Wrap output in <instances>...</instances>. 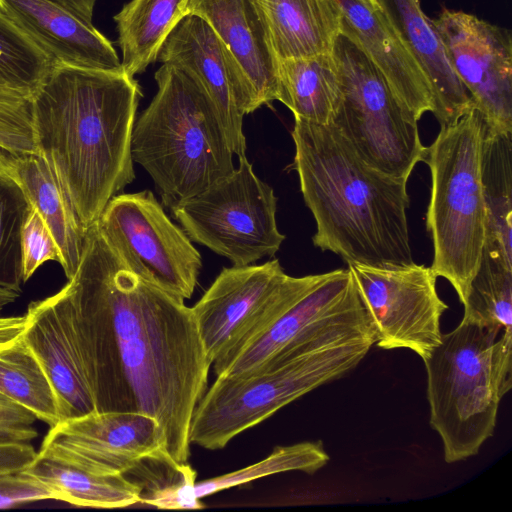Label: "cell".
<instances>
[{"label": "cell", "mask_w": 512, "mask_h": 512, "mask_svg": "<svg viewBox=\"0 0 512 512\" xmlns=\"http://www.w3.org/2000/svg\"><path fill=\"white\" fill-rule=\"evenodd\" d=\"M25 317L22 338L52 387L59 421L97 411L93 355L70 283L30 303Z\"/></svg>", "instance_id": "cell-14"}, {"label": "cell", "mask_w": 512, "mask_h": 512, "mask_svg": "<svg viewBox=\"0 0 512 512\" xmlns=\"http://www.w3.org/2000/svg\"><path fill=\"white\" fill-rule=\"evenodd\" d=\"M294 119L293 168L316 222L313 244L347 264L413 263L408 180L368 165L332 123Z\"/></svg>", "instance_id": "cell-3"}, {"label": "cell", "mask_w": 512, "mask_h": 512, "mask_svg": "<svg viewBox=\"0 0 512 512\" xmlns=\"http://www.w3.org/2000/svg\"><path fill=\"white\" fill-rule=\"evenodd\" d=\"M20 295V292L7 289L0 288V312L3 308L11 303H13Z\"/></svg>", "instance_id": "cell-42"}, {"label": "cell", "mask_w": 512, "mask_h": 512, "mask_svg": "<svg viewBox=\"0 0 512 512\" xmlns=\"http://www.w3.org/2000/svg\"><path fill=\"white\" fill-rule=\"evenodd\" d=\"M22 279L26 282L46 261L61 262L60 250L43 219L30 207L21 229Z\"/></svg>", "instance_id": "cell-35"}, {"label": "cell", "mask_w": 512, "mask_h": 512, "mask_svg": "<svg viewBox=\"0 0 512 512\" xmlns=\"http://www.w3.org/2000/svg\"><path fill=\"white\" fill-rule=\"evenodd\" d=\"M374 340L375 331L349 268L318 274L314 284L263 334L212 363L216 377L289 360L329 346Z\"/></svg>", "instance_id": "cell-9"}, {"label": "cell", "mask_w": 512, "mask_h": 512, "mask_svg": "<svg viewBox=\"0 0 512 512\" xmlns=\"http://www.w3.org/2000/svg\"><path fill=\"white\" fill-rule=\"evenodd\" d=\"M423 362L429 423L445 462L476 456L494 434L500 402L512 386V331L462 319Z\"/></svg>", "instance_id": "cell-5"}, {"label": "cell", "mask_w": 512, "mask_h": 512, "mask_svg": "<svg viewBox=\"0 0 512 512\" xmlns=\"http://www.w3.org/2000/svg\"><path fill=\"white\" fill-rule=\"evenodd\" d=\"M189 0H131L114 16L121 49V67L130 76L155 60L177 24L186 16Z\"/></svg>", "instance_id": "cell-27"}, {"label": "cell", "mask_w": 512, "mask_h": 512, "mask_svg": "<svg viewBox=\"0 0 512 512\" xmlns=\"http://www.w3.org/2000/svg\"><path fill=\"white\" fill-rule=\"evenodd\" d=\"M30 211L22 189L12 178L0 177V288L21 292V229Z\"/></svg>", "instance_id": "cell-33"}, {"label": "cell", "mask_w": 512, "mask_h": 512, "mask_svg": "<svg viewBox=\"0 0 512 512\" xmlns=\"http://www.w3.org/2000/svg\"><path fill=\"white\" fill-rule=\"evenodd\" d=\"M40 451L96 473L125 476L144 460L168 453L157 419L129 411H94L59 421Z\"/></svg>", "instance_id": "cell-16"}, {"label": "cell", "mask_w": 512, "mask_h": 512, "mask_svg": "<svg viewBox=\"0 0 512 512\" xmlns=\"http://www.w3.org/2000/svg\"><path fill=\"white\" fill-rule=\"evenodd\" d=\"M341 79V100L332 124L368 165L408 180L425 160L418 120L397 101L361 48L344 34L333 49Z\"/></svg>", "instance_id": "cell-8"}, {"label": "cell", "mask_w": 512, "mask_h": 512, "mask_svg": "<svg viewBox=\"0 0 512 512\" xmlns=\"http://www.w3.org/2000/svg\"><path fill=\"white\" fill-rule=\"evenodd\" d=\"M318 274L287 275L277 259L224 268L191 307L211 363L263 334L314 284Z\"/></svg>", "instance_id": "cell-11"}, {"label": "cell", "mask_w": 512, "mask_h": 512, "mask_svg": "<svg viewBox=\"0 0 512 512\" xmlns=\"http://www.w3.org/2000/svg\"><path fill=\"white\" fill-rule=\"evenodd\" d=\"M96 224L127 268L184 300L192 296L201 256L150 190L115 195Z\"/></svg>", "instance_id": "cell-12"}, {"label": "cell", "mask_w": 512, "mask_h": 512, "mask_svg": "<svg viewBox=\"0 0 512 512\" xmlns=\"http://www.w3.org/2000/svg\"><path fill=\"white\" fill-rule=\"evenodd\" d=\"M157 60L180 68L201 86L233 154L245 155L243 118L256 110L252 91L241 67L207 22L185 16L163 43Z\"/></svg>", "instance_id": "cell-17"}, {"label": "cell", "mask_w": 512, "mask_h": 512, "mask_svg": "<svg viewBox=\"0 0 512 512\" xmlns=\"http://www.w3.org/2000/svg\"><path fill=\"white\" fill-rule=\"evenodd\" d=\"M329 459L330 457L320 440L276 446L266 458L259 462L224 475L196 482L195 494L200 499L283 472L301 471L314 474L323 468Z\"/></svg>", "instance_id": "cell-31"}, {"label": "cell", "mask_w": 512, "mask_h": 512, "mask_svg": "<svg viewBox=\"0 0 512 512\" xmlns=\"http://www.w3.org/2000/svg\"><path fill=\"white\" fill-rule=\"evenodd\" d=\"M342 34L354 41L382 75L399 104L416 120L434 112V98L423 69L379 7L362 0H337Z\"/></svg>", "instance_id": "cell-18"}, {"label": "cell", "mask_w": 512, "mask_h": 512, "mask_svg": "<svg viewBox=\"0 0 512 512\" xmlns=\"http://www.w3.org/2000/svg\"><path fill=\"white\" fill-rule=\"evenodd\" d=\"M15 155L0 148V177L12 178L14 180Z\"/></svg>", "instance_id": "cell-41"}, {"label": "cell", "mask_w": 512, "mask_h": 512, "mask_svg": "<svg viewBox=\"0 0 512 512\" xmlns=\"http://www.w3.org/2000/svg\"><path fill=\"white\" fill-rule=\"evenodd\" d=\"M36 419L27 409L0 396V441L30 442L37 436Z\"/></svg>", "instance_id": "cell-37"}, {"label": "cell", "mask_w": 512, "mask_h": 512, "mask_svg": "<svg viewBox=\"0 0 512 512\" xmlns=\"http://www.w3.org/2000/svg\"><path fill=\"white\" fill-rule=\"evenodd\" d=\"M32 99L31 94L0 84V148L15 156L37 152Z\"/></svg>", "instance_id": "cell-34"}, {"label": "cell", "mask_w": 512, "mask_h": 512, "mask_svg": "<svg viewBox=\"0 0 512 512\" xmlns=\"http://www.w3.org/2000/svg\"><path fill=\"white\" fill-rule=\"evenodd\" d=\"M362 1L367 3V4H369L370 6L378 7V4H377L376 0H362Z\"/></svg>", "instance_id": "cell-43"}, {"label": "cell", "mask_w": 512, "mask_h": 512, "mask_svg": "<svg viewBox=\"0 0 512 512\" xmlns=\"http://www.w3.org/2000/svg\"><path fill=\"white\" fill-rule=\"evenodd\" d=\"M374 344V340L346 342L246 373L216 377L195 407L190 443L208 450L224 448L289 403L350 373Z\"/></svg>", "instance_id": "cell-7"}, {"label": "cell", "mask_w": 512, "mask_h": 512, "mask_svg": "<svg viewBox=\"0 0 512 512\" xmlns=\"http://www.w3.org/2000/svg\"><path fill=\"white\" fill-rule=\"evenodd\" d=\"M189 14L206 21L231 52L256 109L278 99L277 58L257 0H189Z\"/></svg>", "instance_id": "cell-20"}, {"label": "cell", "mask_w": 512, "mask_h": 512, "mask_svg": "<svg viewBox=\"0 0 512 512\" xmlns=\"http://www.w3.org/2000/svg\"><path fill=\"white\" fill-rule=\"evenodd\" d=\"M0 396L50 427L59 421L52 387L22 336L0 349Z\"/></svg>", "instance_id": "cell-28"}, {"label": "cell", "mask_w": 512, "mask_h": 512, "mask_svg": "<svg viewBox=\"0 0 512 512\" xmlns=\"http://www.w3.org/2000/svg\"><path fill=\"white\" fill-rule=\"evenodd\" d=\"M141 488L140 503L158 509H201L195 494L196 471L188 463H179L170 454L141 462L129 474Z\"/></svg>", "instance_id": "cell-30"}, {"label": "cell", "mask_w": 512, "mask_h": 512, "mask_svg": "<svg viewBox=\"0 0 512 512\" xmlns=\"http://www.w3.org/2000/svg\"><path fill=\"white\" fill-rule=\"evenodd\" d=\"M36 453L30 442L0 441V475L23 470Z\"/></svg>", "instance_id": "cell-38"}, {"label": "cell", "mask_w": 512, "mask_h": 512, "mask_svg": "<svg viewBox=\"0 0 512 512\" xmlns=\"http://www.w3.org/2000/svg\"><path fill=\"white\" fill-rule=\"evenodd\" d=\"M53 499V494L23 470L0 475V509Z\"/></svg>", "instance_id": "cell-36"}, {"label": "cell", "mask_w": 512, "mask_h": 512, "mask_svg": "<svg viewBox=\"0 0 512 512\" xmlns=\"http://www.w3.org/2000/svg\"><path fill=\"white\" fill-rule=\"evenodd\" d=\"M462 319L499 332L512 331V268L483 251Z\"/></svg>", "instance_id": "cell-29"}, {"label": "cell", "mask_w": 512, "mask_h": 512, "mask_svg": "<svg viewBox=\"0 0 512 512\" xmlns=\"http://www.w3.org/2000/svg\"><path fill=\"white\" fill-rule=\"evenodd\" d=\"M376 1L395 33L426 74L434 98L435 118L441 126L455 123L474 107L419 0Z\"/></svg>", "instance_id": "cell-21"}, {"label": "cell", "mask_w": 512, "mask_h": 512, "mask_svg": "<svg viewBox=\"0 0 512 512\" xmlns=\"http://www.w3.org/2000/svg\"><path fill=\"white\" fill-rule=\"evenodd\" d=\"M68 282L93 355L97 411L153 416L168 453L187 463L190 422L212 366L191 307L127 268L96 222Z\"/></svg>", "instance_id": "cell-1"}, {"label": "cell", "mask_w": 512, "mask_h": 512, "mask_svg": "<svg viewBox=\"0 0 512 512\" xmlns=\"http://www.w3.org/2000/svg\"><path fill=\"white\" fill-rule=\"evenodd\" d=\"M53 65L51 58L0 10V84L33 95Z\"/></svg>", "instance_id": "cell-32"}, {"label": "cell", "mask_w": 512, "mask_h": 512, "mask_svg": "<svg viewBox=\"0 0 512 512\" xmlns=\"http://www.w3.org/2000/svg\"><path fill=\"white\" fill-rule=\"evenodd\" d=\"M431 22L486 130L512 132L511 31L448 8Z\"/></svg>", "instance_id": "cell-15"}, {"label": "cell", "mask_w": 512, "mask_h": 512, "mask_svg": "<svg viewBox=\"0 0 512 512\" xmlns=\"http://www.w3.org/2000/svg\"><path fill=\"white\" fill-rule=\"evenodd\" d=\"M481 181L486 210L483 251L512 268V132L485 128Z\"/></svg>", "instance_id": "cell-26"}, {"label": "cell", "mask_w": 512, "mask_h": 512, "mask_svg": "<svg viewBox=\"0 0 512 512\" xmlns=\"http://www.w3.org/2000/svg\"><path fill=\"white\" fill-rule=\"evenodd\" d=\"M277 197L254 173L246 155L210 187L171 208L193 242L226 257L234 266L272 257L285 240L276 222Z\"/></svg>", "instance_id": "cell-10"}, {"label": "cell", "mask_w": 512, "mask_h": 512, "mask_svg": "<svg viewBox=\"0 0 512 512\" xmlns=\"http://www.w3.org/2000/svg\"><path fill=\"white\" fill-rule=\"evenodd\" d=\"M141 88L122 68L54 64L33 94L37 152L88 229L135 179L132 132Z\"/></svg>", "instance_id": "cell-2"}, {"label": "cell", "mask_w": 512, "mask_h": 512, "mask_svg": "<svg viewBox=\"0 0 512 512\" xmlns=\"http://www.w3.org/2000/svg\"><path fill=\"white\" fill-rule=\"evenodd\" d=\"M25 325V315L0 318V349L20 338Z\"/></svg>", "instance_id": "cell-39"}, {"label": "cell", "mask_w": 512, "mask_h": 512, "mask_svg": "<svg viewBox=\"0 0 512 512\" xmlns=\"http://www.w3.org/2000/svg\"><path fill=\"white\" fill-rule=\"evenodd\" d=\"M14 168V180L49 228L60 250V265L70 280L78 269L88 229L40 153L15 156Z\"/></svg>", "instance_id": "cell-23"}, {"label": "cell", "mask_w": 512, "mask_h": 512, "mask_svg": "<svg viewBox=\"0 0 512 512\" xmlns=\"http://www.w3.org/2000/svg\"><path fill=\"white\" fill-rule=\"evenodd\" d=\"M45 486L53 499L80 507L124 508L140 503L141 488L121 474H101L43 451L23 469Z\"/></svg>", "instance_id": "cell-24"}, {"label": "cell", "mask_w": 512, "mask_h": 512, "mask_svg": "<svg viewBox=\"0 0 512 512\" xmlns=\"http://www.w3.org/2000/svg\"><path fill=\"white\" fill-rule=\"evenodd\" d=\"M2 10L53 61L80 68L116 70L121 60L108 40L55 0H0Z\"/></svg>", "instance_id": "cell-19"}, {"label": "cell", "mask_w": 512, "mask_h": 512, "mask_svg": "<svg viewBox=\"0 0 512 512\" xmlns=\"http://www.w3.org/2000/svg\"><path fill=\"white\" fill-rule=\"evenodd\" d=\"M485 123L472 108L453 124L441 126L426 147L431 174L426 228L433 243L431 268L446 279L463 305L481 262L486 210L481 181Z\"/></svg>", "instance_id": "cell-6"}, {"label": "cell", "mask_w": 512, "mask_h": 512, "mask_svg": "<svg viewBox=\"0 0 512 512\" xmlns=\"http://www.w3.org/2000/svg\"><path fill=\"white\" fill-rule=\"evenodd\" d=\"M278 60L332 53L342 32L337 0H257Z\"/></svg>", "instance_id": "cell-22"}, {"label": "cell", "mask_w": 512, "mask_h": 512, "mask_svg": "<svg viewBox=\"0 0 512 512\" xmlns=\"http://www.w3.org/2000/svg\"><path fill=\"white\" fill-rule=\"evenodd\" d=\"M155 80L157 92L133 127L131 154L171 209L235 167L224 129L201 86L171 64H162Z\"/></svg>", "instance_id": "cell-4"}, {"label": "cell", "mask_w": 512, "mask_h": 512, "mask_svg": "<svg viewBox=\"0 0 512 512\" xmlns=\"http://www.w3.org/2000/svg\"><path fill=\"white\" fill-rule=\"evenodd\" d=\"M382 349H409L423 361L441 342V317L449 308L431 267L348 264Z\"/></svg>", "instance_id": "cell-13"}, {"label": "cell", "mask_w": 512, "mask_h": 512, "mask_svg": "<svg viewBox=\"0 0 512 512\" xmlns=\"http://www.w3.org/2000/svg\"><path fill=\"white\" fill-rule=\"evenodd\" d=\"M83 18L92 22V16L97 0H55Z\"/></svg>", "instance_id": "cell-40"}, {"label": "cell", "mask_w": 512, "mask_h": 512, "mask_svg": "<svg viewBox=\"0 0 512 512\" xmlns=\"http://www.w3.org/2000/svg\"><path fill=\"white\" fill-rule=\"evenodd\" d=\"M278 101L294 115L331 124L341 100V79L332 53L277 61Z\"/></svg>", "instance_id": "cell-25"}]
</instances>
